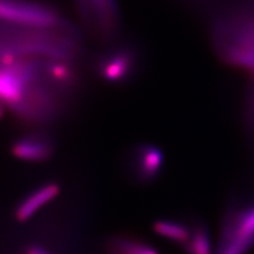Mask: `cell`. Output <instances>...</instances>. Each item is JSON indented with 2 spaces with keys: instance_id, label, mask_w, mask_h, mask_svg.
I'll return each mask as SVG.
<instances>
[{
  "instance_id": "1",
  "label": "cell",
  "mask_w": 254,
  "mask_h": 254,
  "mask_svg": "<svg viewBox=\"0 0 254 254\" xmlns=\"http://www.w3.org/2000/svg\"><path fill=\"white\" fill-rule=\"evenodd\" d=\"M73 62L41 57L2 60L3 105L21 121L43 126L60 118L74 95Z\"/></svg>"
},
{
  "instance_id": "2",
  "label": "cell",
  "mask_w": 254,
  "mask_h": 254,
  "mask_svg": "<svg viewBox=\"0 0 254 254\" xmlns=\"http://www.w3.org/2000/svg\"><path fill=\"white\" fill-rule=\"evenodd\" d=\"M81 51V37L69 23L56 28H34L2 23V60L41 57L74 62Z\"/></svg>"
},
{
  "instance_id": "3",
  "label": "cell",
  "mask_w": 254,
  "mask_h": 254,
  "mask_svg": "<svg viewBox=\"0 0 254 254\" xmlns=\"http://www.w3.org/2000/svg\"><path fill=\"white\" fill-rule=\"evenodd\" d=\"M214 39L219 54L228 63L254 74V10L220 19Z\"/></svg>"
},
{
  "instance_id": "4",
  "label": "cell",
  "mask_w": 254,
  "mask_h": 254,
  "mask_svg": "<svg viewBox=\"0 0 254 254\" xmlns=\"http://www.w3.org/2000/svg\"><path fill=\"white\" fill-rule=\"evenodd\" d=\"M2 23L34 28H56L69 24L52 6L31 0H2Z\"/></svg>"
},
{
  "instance_id": "5",
  "label": "cell",
  "mask_w": 254,
  "mask_h": 254,
  "mask_svg": "<svg viewBox=\"0 0 254 254\" xmlns=\"http://www.w3.org/2000/svg\"><path fill=\"white\" fill-rule=\"evenodd\" d=\"M138 57L136 50L128 46H114L99 56L95 68L104 81L123 84L129 81L136 72Z\"/></svg>"
},
{
  "instance_id": "6",
  "label": "cell",
  "mask_w": 254,
  "mask_h": 254,
  "mask_svg": "<svg viewBox=\"0 0 254 254\" xmlns=\"http://www.w3.org/2000/svg\"><path fill=\"white\" fill-rule=\"evenodd\" d=\"M83 20L101 36L109 38L117 32L120 10L117 0H76Z\"/></svg>"
},
{
  "instance_id": "7",
  "label": "cell",
  "mask_w": 254,
  "mask_h": 254,
  "mask_svg": "<svg viewBox=\"0 0 254 254\" xmlns=\"http://www.w3.org/2000/svg\"><path fill=\"white\" fill-rule=\"evenodd\" d=\"M54 151V139L46 131H34L20 136L12 145V154L29 162H43Z\"/></svg>"
},
{
  "instance_id": "8",
  "label": "cell",
  "mask_w": 254,
  "mask_h": 254,
  "mask_svg": "<svg viewBox=\"0 0 254 254\" xmlns=\"http://www.w3.org/2000/svg\"><path fill=\"white\" fill-rule=\"evenodd\" d=\"M162 152L154 145L137 146L132 154V163L136 176L143 181L155 179L163 167Z\"/></svg>"
},
{
  "instance_id": "9",
  "label": "cell",
  "mask_w": 254,
  "mask_h": 254,
  "mask_svg": "<svg viewBox=\"0 0 254 254\" xmlns=\"http://www.w3.org/2000/svg\"><path fill=\"white\" fill-rule=\"evenodd\" d=\"M60 188L55 183H47L32 191L22 200L15 211V217L19 221H26L31 218L38 210L58 196Z\"/></svg>"
},
{
  "instance_id": "10",
  "label": "cell",
  "mask_w": 254,
  "mask_h": 254,
  "mask_svg": "<svg viewBox=\"0 0 254 254\" xmlns=\"http://www.w3.org/2000/svg\"><path fill=\"white\" fill-rule=\"evenodd\" d=\"M154 229L155 233L159 236L183 245L188 242L191 234L189 228L184 224L168 219L158 220L154 224Z\"/></svg>"
},
{
  "instance_id": "11",
  "label": "cell",
  "mask_w": 254,
  "mask_h": 254,
  "mask_svg": "<svg viewBox=\"0 0 254 254\" xmlns=\"http://www.w3.org/2000/svg\"><path fill=\"white\" fill-rule=\"evenodd\" d=\"M184 247L189 254H212L211 239L208 232L203 227H198L191 232Z\"/></svg>"
},
{
  "instance_id": "12",
  "label": "cell",
  "mask_w": 254,
  "mask_h": 254,
  "mask_svg": "<svg viewBox=\"0 0 254 254\" xmlns=\"http://www.w3.org/2000/svg\"><path fill=\"white\" fill-rule=\"evenodd\" d=\"M254 244V237L240 236L228 230L225 233L224 244L218 254H244Z\"/></svg>"
},
{
  "instance_id": "13",
  "label": "cell",
  "mask_w": 254,
  "mask_h": 254,
  "mask_svg": "<svg viewBox=\"0 0 254 254\" xmlns=\"http://www.w3.org/2000/svg\"><path fill=\"white\" fill-rule=\"evenodd\" d=\"M110 254H158L151 246L135 240L121 239L112 248Z\"/></svg>"
},
{
  "instance_id": "14",
  "label": "cell",
  "mask_w": 254,
  "mask_h": 254,
  "mask_svg": "<svg viewBox=\"0 0 254 254\" xmlns=\"http://www.w3.org/2000/svg\"><path fill=\"white\" fill-rule=\"evenodd\" d=\"M27 254H51L47 251L40 248V247H32L27 251Z\"/></svg>"
}]
</instances>
